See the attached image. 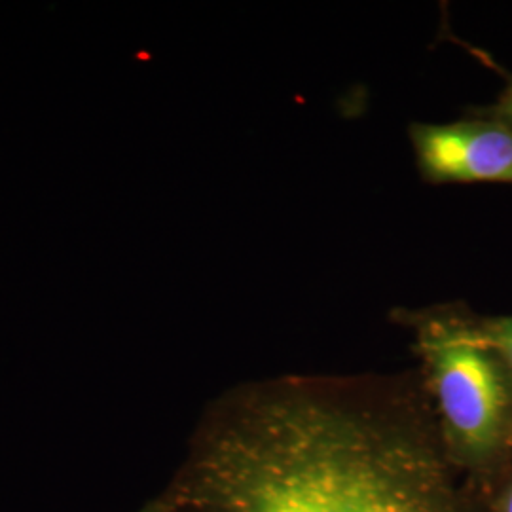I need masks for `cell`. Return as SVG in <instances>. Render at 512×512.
<instances>
[{"instance_id":"8992f818","label":"cell","mask_w":512,"mask_h":512,"mask_svg":"<svg viewBox=\"0 0 512 512\" xmlns=\"http://www.w3.org/2000/svg\"><path fill=\"white\" fill-rule=\"evenodd\" d=\"M488 512H512V475L495 495Z\"/></svg>"},{"instance_id":"277c9868","label":"cell","mask_w":512,"mask_h":512,"mask_svg":"<svg viewBox=\"0 0 512 512\" xmlns=\"http://www.w3.org/2000/svg\"><path fill=\"white\" fill-rule=\"evenodd\" d=\"M480 325L488 342L503 357L512 378V315L480 317Z\"/></svg>"},{"instance_id":"5b68a950","label":"cell","mask_w":512,"mask_h":512,"mask_svg":"<svg viewBox=\"0 0 512 512\" xmlns=\"http://www.w3.org/2000/svg\"><path fill=\"white\" fill-rule=\"evenodd\" d=\"M482 116L494 118L497 122H501L503 126L512 129V78L509 80L507 88L499 95V99L495 101L490 109H486Z\"/></svg>"},{"instance_id":"6da1fadb","label":"cell","mask_w":512,"mask_h":512,"mask_svg":"<svg viewBox=\"0 0 512 512\" xmlns=\"http://www.w3.org/2000/svg\"><path fill=\"white\" fill-rule=\"evenodd\" d=\"M450 461L412 391L283 378L220 406L190 495L202 512H473Z\"/></svg>"},{"instance_id":"3957f363","label":"cell","mask_w":512,"mask_h":512,"mask_svg":"<svg viewBox=\"0 0 512 512\" xmlns=\"http://www.w3.org/2000/svg\"><path fill=\"white\" fill-rule=\"evenodd\" d=\"M408 135L425 183L512 184V129L494 118L414 122Z\"/></svg>"},{"instance_id":"7a4b0ae2","label":"cell","mask_w":512,"mask_h":512,"mask_svg":"<svg viewBox=\"0 0 512 512\" xmlns=\"http://www.w3.org/2000/svg\"><path fill=\"white\" fill-rule=\"evenodd\" d=\"M397 315L416 334L450 456L476 473L501 471L512 452V378L480 317L461 304Z\"/></svg>"}]
</instances>
